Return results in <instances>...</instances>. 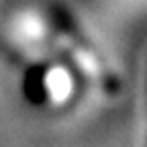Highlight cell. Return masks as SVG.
Listing matches in <instances>:
<instances>
[{
	"label": "cell",
	"instance_id": "cell-1",
	"mask_svg": "<svg viewBox=\"0 0 147 147\" xmlns=\"http://www.w3.org/2000/svg\"><path fill=\"white\" fill-rule=\"evenodd\" d=\"M43 14L47 23L51 55L61 59L76 74L82 86L98 92L104 98H117L121 94L119 74L100 51V47L76 21V16L59 4H47Z\"/></svg>",
	"mask_w": 147,
	"mask_h": 147
},
{
	"label": "cell",
	"instance_id": "cell-2",
	"mask_svg": "<svg viewBox=\"0 0 147 147\" xmlns=\"http://www.w3.org/2000/svg\"><path fill=\"white\" fill-rule=\"evenodd\" d=\"M80 88L84 86L76 74L55 55H45L25 63V94L31 104L39 108H67L76 100Z\"/></svg>",
	"mask_w": 147,
	"mask_h": 147
}]
</instances>
